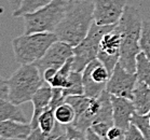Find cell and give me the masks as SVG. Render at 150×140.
Segmentation results:
<instances>
[{"mask_svg": "<svg viewBox=\"0 0 150 140\" xmlns=\"http://www.w3.org/2000/svg\"><path fill=\"white\" fill-rule=\"evenodd\" d=\"M94 24L93 0H69L65 16L54 34L59 41L75 48L86 37Z\"/></svg>", "mask_w": 150, "mask_h": 140, "instance_id": "6da1fadb", "label": "cell"}, {"mask_svg": "<svg viewBox=\"0 0 150 140\" xmlns=\"http://www.w3.org/2000/svg\"><path fill=\"white\" fill-rule=\"evenodd\" d=\"M143 21L139 11L133 6H126L117 27L121 34V53L119 64L129 72L136 73V59L140 50L139 40Z\"/></svg>", "mask_w": 150, "mask_h": 140, "instance_id": "7a4b0ae2", "label": "cell"}, {"mask_svg": "<svg viewBox=\"0 0 150 140\" xmlns=\"http://www.w3.org/2000/svg\"><path fill=\"white\" fill-rule=\"evenodd\" d=\"M9 85V101L20 106L31 101L38 89L45 84L38 67L35 64L21 65V67L7 79Z\"/></svg>", "mask_w": 150, "mask_h": 140, "instance_id": "3957f363", "label": "cell"}, {"mask_svg": "<svg viewBox=\"0 0 150 140\" xmlns=\"http://www.w3.org/2000/svg\"><path fill=\"white\" fill-rule=\"evenodd\" d=\"M54 32L24 34L12 40L14 56L20 65H30L43 57L49 48L57 41Z\"/></svg>", "mask_w": 150, "mask_h": 140, "instance_id": "277c9868", "label": "cell"}, {"mask_svg": "<svg viewBox=\"0 0 150 140\" xmlns=\"http://www.w3.org/2000/svg\"><path fill=\"white\" fill-rule=\"evenodd\" d=\"M69 0H53L45 7L23 16L24 34L55 32L64 18Z\"/></svg>", "mask_w": 150, "mask_h": 140, "instance_id": "5b68a950", "label": "cell"}, {"mask_svg": "<svg viewBox=\"0 0 150 140\" xmlns=\"http://www.w3.org/2000/svg\"><path fill=\"white\" fill-rule=\"evenodd\" d=\"M116 25L103 26V25L94 24L88 32L86 37L74 48V61H72V71L82 72L90 63L95 61L98 54L99 44L103 37L107 32L112 30Z\"/></svg>", "mask_w": 150, "mask_h": 140, "instance_id": "8992f818", "label": "cell"}, {"mask_svg": "<svg viewBox=\"0 0 150 140\" xmlns=\"http://www.w3.org/2000/svg\"><path fill=\"white\" fill-rule=\"evenodd\" d=\"M110 72L96 58L82 71L84 95L90 98H98L106 91L110 79Z\"/></svg>", "mask_w": 150, "mask_h": 140, "instance_id": "52a82bcc", "label": "cell"}, {"mask_svg": "<svg viewBox=\"0 0 150 140\" xmlns=\"http://www.w3.org/2000/svg\"><path fill=\"white\" fill-rule=\"evenodd\" d=\"M136 83V73L129 72L118 63L113 69L111 75H110L106 91L112 96L123 97V98H127L132 100Z\"/></svg>", "mask_w": 150, "mask_h": 140, "instance_id": "ba28073f", "label": "cell"}, {"mask_svg": "<svg viewBox=\"0 0 150 140\" xmlns=\"http://www.w3.org/2000/svg\"><path fill=\"white\" fill-rule=\"evenodd\" d=\"M120 53H121V34L116 25V27L112 30L107 32L103 37L97 54V59L107 68L110 75L112 73L115 67L119 63Z\"/></svg>", "mask_w": 150, "mask_h": 140, "instance_id": "9c48e42d", "label": "cell"}, {"mask_svg": "<svg viewBox=\"0 0 150 140\" xmlns=\"http://www.w3.org/2000/svg\"><path fill=\"white\" fill-rule=\"evenodd\" d=\"M127 0H93L94 22L103 26L117 25L122 17Z\"/></svg>", "mask_w": 150, "mask_h": 140, "instance_id": "30bf717a", "label": "cell"}, {"mask_svg": "<svg viewBox=\"0 0 150 140\" xmlns=\"http://www.w3.org/2000/svg\"><path fill=\"white\" fill-rule=\"evenodd\" d=\"M72 56H74V48L71 45L57 40L49 48L43 57L35 63V65L38 67L42 75V72L48 68H54L58 70Z\"/></svg>", "mask_w": 150, "mask_h": 140, "instance_id": "8fae6325", "label": "cell"}, {"mask_svg": "<svg viewBox=\"0 0 150 140\" xmlns=\"http://www.w3.org/2000/svg\"><path fill=\"white\" fill-rule=\"evenodd\" d=\"M111 103H112L113 125L126 132L131 125V121L134 113L136 112L133 101L131 99L111 95Z\"/></svg>", "mask_w": 150, "mask_h": 140, "instance_id": "7c38bea8", "label": "cell"}, {"mask_svg": "<svg viewBox=\"0 0 150 140\" xmlns=\"http://www.w3.org/2000/svg\"><path fill=\"white\" fill-rule=\"evenodd\" d=\"M52 95H53V89L51 87L50 84L45 83L36 92V94H35L33 99H31V103L34 105V112H33V116H31L30 121L33 129L39 127V125H38L39 117H40V115L45 112V110L50 108Z\"/></svg>", "mask_w": 150, "mask_h": 140, "instance_id": "4fadbf2b", "label": "cell"}, {"mask_svg": "<svg viewBox=\"0 0 150 140\" xmlns=\"http://www.w3.org/2000/svg\"><path fill=\"white\" fill-rule=\"evenodd\" d=\"M33 132L30 123H22L15 121H1L0 122V136L7 139L27 140Z\"/></svg>", "mask_w": 150, "mask_h": 140, "instance_id": "5bb4252c", "label": "cell"}, {"mask_svg": "<svg viewBox=\"0 0 150 140\" xmlns=\"http://www.w3.org/2000/svg\"><path fill=\"white\" fill-rule=\"evenodd\" d=\"M136 113L149 114L150 113V87L143 82L137 81L133 92V99Z\"/></svg>", "mask_w": 150, "mask_h": 140, "instance_id": "9a60e30c", "label": "cell"}, {"mask_svg": "<svg viewBox=\"0 0 150 140\" xmlns=\"http://www.w3.org/2000/svg\"><path fill=\"white\" fill-rule=\"evenodd\" d=\"M1 121H15L26 122V116L20 107L6 99H0V122Z\"/></svg>", "mask_w": 150, "mask_h": 140, "instance_id": "2e32d148", "label": "cell"}, {"mask_svg": "<svg viewBox=\"0 0 150 140\" xmlns=\"http://www.w3.org/2000/svg\"><path fill=\"white\" fill-rule=\"evenodd\" d=\"M63 89L64 96H77L84 95V87H83V80H82V72L71 71L69 75L68 84Z\"/></svg>", "mask_w": 150, "mask_h": 140, "instance_id": "e0dca14e", "label": "cell"}, {"mask_svg": "<svg viewBox=\"0 0 150 140\" xmlns=\"http://www.w3.org/2000/svg\"><path fill=\"white\" fill-rule=\"evenodd\" d=\"M72 61L74 58H69L68 61L58 69L55 77L53 78L52 82L50 83L51 87H57V89H65L68 84L69 75L72 71Z\"/></svg>", "mask_w": 150, "mask_h": 140, "instance_id": "ac0fdd59", "label": "cell"}, {"mask_svg": "<svg viewBox=\"0 0 150 140\" xmlns=\"http://www.w3.org/2000/svg\"><path fill=\"white\" fill-rule=\"evenodd\" d=\"M137 81L143 82L150 87V59L147 55L140 52L136 59Z\"/></svg>", "mask_w": 150, "mask_h": 140, "instance_id": "d6986e66", "label": "cell"}, {"mask_svg": "<svg viewBox=\"0 0 150 140\" xmlns=\"http://www.w3.org/2000/svg\"><path fill=\"white\" fill-rule=\"evenodd\" d=\"M55 119L62 125H69L72 124L76 120V111L71 105L68 103H64L54 110Z\"/></svg>", "mask_w": 150, "mask_h": 140, "instance_id": "ffe728a7", "label": "cell"}, {"mask_svg": "<svg viewBox=\"0 0 150 140\" xmlns=\"http://www.w3.org/2000/svg\"><path fill=\"white\" fill-rule=\"evenodd\" d=\"M53 0H23L21 7L17 10L13 11L14 17H23L28 13H33L35 11L39 10L40 8L45 7L47 4L52 2Z\"/></svg>", "mask_w": 150, "mask_h": 140, "instance_id": "44dd1931", "label": "cell"}, {"mask_svg": "<svg viewBox=\"0 0 150 140\" xmlns=\"http://www.w3.org/2000/svg\"><path fill=\"white\" fill-rule=\"evenodd\" d=\"M56 119H55L54 110L49 108L42 113L39 117V128L42 130V133L45 134V136H48L52 133V130L54 129L55 125H56Z\"/></svg>", "mask_w": 150, "mask_h": 140, "instance_id": "7402d4cb", "label": "cell"}, {"mask_svg": "<svg viewBox=\"0 0 150 140\" xmlns=\"http://www.w3.org/2000/svg\"><path fill=\"white\" fill-rule=\"evenodd\" d=\"M150 116L149 114H138L134 113L131 123L134 124L143 133L146 140H150Z\"/></svg>", "mask_w": 150, "mask_h": 140, "instance_id": "603a6c76", "label": "cell"}, {"mask_svg": "<svg viewBox=\"0 0 150 140\" xmlns=\"http://www.w3.org/2000/svg\"><path fill=\"white\" fill-rule=\"evenodd\" d=\"M139 45L142 52L150 59V21H143Z\"/></svg>", "mask_w": 150, "mask_h": 140, "instance_id": "cb8c5ba5", "label": "cell"}, {"mask_svg": "<svg viewBox=\"0 0 150 140\" xmlns=\"http://www.w3.org/2000/svg\"><path fill=\"white\" fill-rule=\"evenodd\" d=\"M66 133H67L68 140H86V134L78 129L72 124L66 125Z\"/></svg>", "mask_w": 150, "mask_h": 140, "instance_id": "d4e9b609", "label": "cell"}, {"mask_svg": "<svg viewBox=\"0 0 150 140\" xmlns=\"http://www.w3.org/2000/svg\"><path fill=\"white\" fill-rule=\"evenodd\" d=\"M125 140H146V138L134 124L131 123L129 129L125 132Z\"/></svg>", "mask_w": 150, "mask_h": 140, "instance_id": "484cf974", "label": "cell"}, {"mask_svg": "<svg viewBox=\"0 0 150 140\" xmlns=\"http://www.w3.org/2000/svg\"><path fill=\"white\" fill-rule=\"evenodd\" d=\"M0 99H9V85H8L7 79H1L0 81Z\"/></svg>", "mask_w": 150, "mask_h": 140, "instance_id": "4316f807", "label": "cell"}, {"mask_svg": "<svg viewBox=\"0 0 150 140\" xmlns=\"http://www.w3.org/2000/svg\"><path fill=\"white\" fill-rule=\"evenodd\" d=\"M27 140H47V136L42 133V130L38 127L33 129L31 134L29 135V137L27 138Z\"/></svg>", "mask_w": 150, "mask_h": 140, "instance_id": "83f0119b", "label": "cell"}, {"mask_svg": "<svg viewBox=\"0 0 150 140\" xmlns=\"http://www.w3.org/2000/svg\"><path fill=\"white\" fill-rule=\"evenodd\" d=\"M85 134H86V140H104L102 137L99 136V135H97L92 128H88L86 132H85Z\"/></svg>", "mask_w": 150, "mask_h": 140, "instance_id": "f1b7e54d", "label": "cell"}, {"mask_svg": "<svg viewBox=\"0 0 150 140\" xmlns=\"http://www.w3.org/2000/svg\"><path fill=\"white\" fill-rule=\"evenodd\" d=\"M9 1H10V4L12 9H13V11L17 10L21 7L22 2H23V0H9Z\"/></svg>", "mask_w": 150, "mask_h": 140, "instance_id": "f546056e", "label": "cell"}, {"mask_svg": "<svg viewBox=\"0 0 150 140\" xmlns=\"http://www.w3.org/2000/svg\"><path fill=\"white\" fill-rule=\"evenodd\" d=\"M0 140H9V139H7V138H4V137L0 136Z\"/></svg>", "mask_w": 150, "mask_h": 140, "instance_id": "4dcf8cb0", "label": "cell"}]
</instances>
